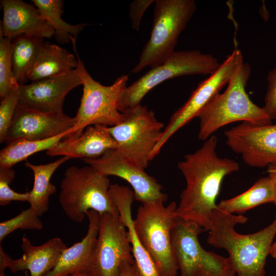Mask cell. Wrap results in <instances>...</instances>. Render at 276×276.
Returning <instances> with one entry per match:
<instances>
[{
    "label": "cell",
    "instance_id": "8992f818",
    "mask_svg": "<svg viewBox=\"0 0 276 276\" xmlns=\"http://www.w3.org/2000/svg\"><path fill=\"white\" fill-rule=\"evenodd\" d=\"M154 3L150 36L131 73L155 67L173 53L179 35L197 9L194 0H156Z\"/></svg>",
    "mask_w": 276,
    "mask_h": 276
},
{
    "label": "cell",
    "instance_id": "d590c367",
    "mask_svg": "<svg viewBox=\"0 0 276 276\" xmlns=\"http://www.w3.org/2000/svg\"><path fill=\"white\" fill-rule=\"evenodd\" d=\"M269 254L274 258H276V241L273 243Z\"/></svg>",
    "mask_w": 276,
    "mask_h": 276
},
{
    "label": "cell",
    "instance_id": "83f0119b",
    "mask_svg": "<svg viewBox=\"0 0 276 276\" xmlns=\"http://www.w3.org/2000/svg\"><path fill=\"white\" fill-rule=\"evenodd\" d=\"M12 67V44L8 38L0 35V98L4 99L12 91L17 89Z\"/></svg>",
    "mask_w": 276,
    "mask_h": 276
},
{
    "label": "cell",
    "instance_id": "e0dca14e",
    "mask_svg": "<svg viewBox=\"0 0 276 276\" xmlns=\"http://www.w3.org/2000/svg\"><path fill=\"white\" fill-rule=\"evenodd\" d=\"M23 255L18 259H12L0 247V271L8 268L12 272L28 271L30 276H43L51 270L67 248L62 240L55 237L45 243L35 246L25 237L22 238Z\"/></svg>",
    "mask_w": 276,
    "mask_h": 276
},
{
    "label": "cell",
    "instance_id": "5b68a950",
    "mask_svg": "<svg viewBox=\"0 0 276 276\" xmlns=\"http://www.w3.org/2000/svg\"><path fill=\"white\" fill-rule=\"evenodd\" d=\"M162 200L143 203L133 220L135 233L156 268L159 276H176L178 266L173 254L172 234L177 218V204Z\"/></svg>",
    "mask_w": 276,
    "mask_h": 276
},
{
    "label": "cell",
    "instance_id": "d4e9b609",
    "mask_svg": "<svg viewBox=\"0 0 276 276\" xmlns=\"http://www.w3.org/2000/svg\"><path fill=\"white\" fill-rule=\"evenodd\" d=\"M45 20L53 28L57 40L61 43H76L77 37L86 24L75 25L64 21L61 16L63 13V2L61 0H32Z\"/></svg>",
    "mask_w": 276,
    "mask_h": 276
},
{
    "label": "cell",
    "instance_id": "6da1fadb",
    "mask_svg": "<svg viewBox=\"0 0 276 276\" xmlns=\"http://www.w3.org/2000/svg\"><path fill=\"white\" fill-rule=\"evenodd\" d=\"M217 138L212 135L194 152L187 154L177 164L186 187L175 211L179 218L199 224L210 231L216 199L224 178L239 169L237 162L219 157L216 152Z\"/></svg>",
    "mask_w": 276,
    "mask_h": 276
},
{
    "label": "cell",
    "instance_id": "277c9868",
    "mask_svg": "<svg viewBox=\"0 0 276 276\" xmlns=\"http://www.w3.org/2000/svg\"><path fill=\"white\" fill-rule=\"evenodd\" d=\"M110 185L108 176L91 166H71L65 171L60 183V204L66 216L78 223L89 210L119 216L109 194Z\"/></svg>",
    "mask_w": 276,
    "mask_h": 276
},
{
    "label": "cell",
    "instance_id": "4316f807",
    "mask_svg": "<svg viewBox=\"0 0 276 276\" xmlns=\"http://www.w3.org/2000/svg\"><path fill=\"white\" fill-rule=\"evenodd\" d=\"M12 41L14 76L19 85L25 84L28 72L44 43L43 39L22 35Z\"/></svg>",
    "mask_w": 276,
    "mask_h": 276
},
{
    "label": "cell",
    "instance_id": "603a6c76",
    "mask_svg": "<svg viewBox=\"0 0 276 276\" xmlns=\"http://www.w3.org/2000/svg\"><path fill=\"white\" fill-rule=\"evenodd\" d=\"M71 159L68 156H62L57 160L44 165H34L26 161L25 165L30 169L34 175L33 188L29 191L28 202L32 208L41 216L46 213L49 208L50 197L56 191V187L51 182V177L62 164Z\"/></svg>",
    "mask_w": 276,
    "mask_h": 276
},
{
    "label": "cell",
    "instance_id": "ac0fdd59",
    "mask_svg": "<svg viewBox=\"0 0 276 276\" xmlns=\"http://www.w3.org/2000/svg\"><path fill=\"white\" fill-rule=\"evenodd\" d=\"M3 20L0 35L9 39L25 35L41 39L55 35L53 28L43 18L38 9L21 0H2Z\"/></svg>",
    "mask_w": 276,
    "mask_h": 276
},
{
    "label": "cell",
    "instance_id": "484cf974",
    "mask_svg": "<svg viewBox=\"0 0 276 276\" xmlns=\"http://www.w3.org/2000/svg\"><path fill=\"white\" fill-rule=\"evenodd\" d=\"M70 134L66 132L43 140L22 139L13 142L0 151V168H11L38 152L48 150Z\"/></svg>",
    "mask_w": 276,
    "mask_h": 276
},
{
    "label": "cell",
    "instance_id": "7402d4cb",
    "mask_svg": "<svg viewBox=\"0 0 276 276\" xmlns=\"http://www.w3.org/2000/svg\"><path fill=\"white\" fill-rule=\"evenodd\" d=\"M77 58L55 44L44 43L29 70L28 79L32 82L64 75L78 66Z\"/></svg>",
    "mask_w": 276,
    "mask_h": 276
},
{
    "label": "cell",
    "instance_id": "836d02e7",
    "mask_svg": "<svg viewBox=\"0 0 276 276\" xmlns=\"http://www.w3.org/2000/svg\"><path fill=\"white\" fill-rule=\"evenodd\" d=\"M119 276H142L134 259L124 261Z\"/></svg>",
    "mask_w": 276,
    "mask_h": 276
},
{
    "label": "cell",
    "instance_id": "74e56055",
    "mask_svg": "<svg viewBox=\"0 0 276 276\" xmlns=\"http://www.w3.org/2000/svg\"><path fill=\"white\" fill-rule=\"evenodd\" d=\"M0 276H5L4 271H0Z\"/></svg>",
    "mask_w": 276,
    "mask_h": 276
},
{
    "label": "cell",
    "instance_id": "1f68e13d",
    "mask_svg": "<svg viewBox=\"0 0 276 276\" xmlns=\"http://www.w3.org/2000/svg\"><path fill=\"white\" fill-rule=\"evenodd\" d=\"M267 87L263 107L272 120L276 119V66L267 77Z\"/></svg>",
    "mask_w": 276,
    "mask_h": 276
},
{
    "label": "cell",
    "instance_id": "e575fe53",
    "mask_svg": "<svg viewBox=\"0 0 276 276\" xmlns=\"http://www.w3.org/2000/svg\"><path fill=\"white\" fill-rule=\"evenodd\" d=\"M267 173L270 178L274 192V201L273 204L276 206V163L267 167Z\"/></svg>",
    "mask_w": 276,
    "mask_h": 276
},
{
    "label": "cell",
    "instance_id": "8fae6325",
    "mask_svg": "<svg viewBox=\"0 0 276 276\" xmlns=\"http://www.w3.org/2000/svg\"><path fill=\"white\" fill-rule=\"evenodd\" d=\"M239 51L235 49L228 55L218 70L201 82L188 100L171 116L151 154L152 159L177 131L197 117L201 110L228 84L237 64Z\"/></svg>",
    "mask_w": 276,
    "mask_h": 276
},
{
    "label": "cell",
    "instance_id": "52a82bcc",
    "mask_svg": "<svg viewBox=\"0 0 276 276\" xmlns=\"http://www.w3.org/2000/svg\"><path fill=\"white\" fill-rule=\"evenodd\" d=\"M73 47L78 60L77 68L83 88L80 106L75 116V125L72 133L66 139L78 137L90 125L102 124L112 127L122 122L124 114L119 108L128 80V75H122L110 85L101 84L87 72L76 45Z\"/></svg>",
    "mask_w": 276,
    "mask_h": 276
},
{
    "label": "cell",
    "instance_id": "f546056e",
    "mask_svg": "<svg viewBox=\"0 0 276 276\" xmlns=\"http://www.w3.org/2000/svg\"><path fill=\"white\" fill-rule=\"evenodd\" d=\"M19 97L17 89L12 91L0 104V143L5 142L9 130L12 123Z\"/></svg>",
    "mask_w": 276,
    "mask_h": 276
},
{
    "label": "cell",
    "instance_id": "3957f363",
    "mask_svg": "<svg viewBox=\"0 0 276 276\" xmlns=\"http://www.w3.org/2000/svg\"><path fill=\"white\" fill-rule=\"evenodd\" d=\"M251 73L241 51L234 71L222 93L218 94L199 112L198 138L205 141L218 129L231 123L247 122L255 125L272 124L263 107L255 104L246 91Z\"/></svg>",
    "mask_w": 276,
    "mask_h": 276
},
{
    "label": "cell",
    "instance_id": "ffe728a7",
    "mask_svg": "<svg viewBox=\"0 0 276 276\" xmlns=\"http://www.w3.org/2000/svg\"><path fill=\"white\" fill-rule=\"evenodd\" d=\"M108 126L96 124L87 126L82 133L74 139H65L47 151L51 156H68L71 158H96L118 144L110 134Z\"/></svg>",
    "mask_w": 276,
    "mask_h": 276
},
{
    "label": "cell",
    "instance_id": "7c38bea8",
    "mask_svg": "<svg viewBox=\"0 0 276 276\" xmlns=\"http://www.w3.org/2000/svg\"><path fill=\"white\" fill-rule=\"evenodd\" d=\"M100 215L90 276H119L122 263L134 259L127 229L119 216Z\"/></svg>",
    "mask_w": 276,
    "mask_h": 276
},
{
    "label": "cell",
    "instance_id": "d6986e66",
    "mask_svg": "<svg viewBox=\"0 0 276 276\" xmlns=\"http://www.w3.org/2000/svg\"><path fill=\"white\" fill-rule=\"evenodd\" d=\"M88 229L85 237L62 252L54 267L43 276H64L83 272L90 276L91 268L100 225V215L89 210Z\"/></svg>",
    "mask_w": 276,
    "mask_h": 276
},
{
    "label": "cell",
    "instance_id": "9a60e30c",
    "mask_svg": "<svg viewBox=\"0 0 276 276\" xmlns=\"http://www.w3.org/2000/svg\"><path fill=\"white\" fill-rule=\"evenodd\" d=\"M82 159L107 176H116L125 180L133 189L134 199L142 203L156 200L165 202L167 200L162 185L145 169L126 159L117 149L108 150L98 158Z\"/></svg>",
    "mask_w": 276,
    "mask_h": 276
},
{
    "label": "cell",
    "instance_id": "f35d334b",
    "mask_svg": "<svg viewBox=\"0 0 276 276\" xmlns=\"http://www.w3.org/2000/svg\"><path fill=\"white\" fill-rule=\"evenodd\" d=\"M233 276H235V275H233Z\"/></svg>",
    "mask_w": 276,
    "mask_h": 276
},
{
    "label": "cell",
    "instance_id": "4dcf8cb0",
    "mask_svg": "<svg viewBox=\"0 0 276 276\" xmlns=\"http://www.w3.org/2000/svg\"><path fill=\"white\" fill-rule=\"evenodd\" d=\"M15 176V172L11 168H0V205L5 206L12 201H28L30 193L16 192L9 186Z\"/></svg>",
    "mask_w": 276,
    "mask_h": 276
},
{
    "label": "cell",
    "instance_id": "7a4b0ae2",
    "mask_svg": "<svg viewBox=\"0 0 276 276\" xmlns=\"http://www.w3.org/2000/svg\"><path fill=\"white\" fill-rule=\"evenodd\" d=\"M247 220L245 216L228 213L217 206L213 212L207 242L227 251L238 276H264L266 260L276 235V219L255 233L243 235L235 231L237 224Z\"/></svg>",
    "mask_w": 276,
    "mask_h": 276
},
{
    "label": "cell",
    "instance_id": "8d00e7d4",
    "mask_svg": "<svg viewBox=\"0 0 276 276\" xmlns=\"http://www.w3.org/2000/svg\"><path fill=\"white\" fill-rule=\"evenodd\" d=\"M64 276H90L89 274L83 272H76L70 274H67Z\"/></svg>",
    "mask_w": 276,
    "mask_h": 276
},
{
    "label": "cell",
    "instance_id": "f1b7e54d",
    "mask_svg": "<svg viewBox=\"0 0 276 276\" xmlns=\"http://www.w3.org/2000/svg\"><path fill=\"white\" fill-rule=\"evenodd\" d=\"M37 213L31 207L18 215L0 223V242L9 234L18 229L40 230L43 224Z\"/></svg>",
    "mask_w": 276,
    "mask_h": 276
},
{
    "label": "cell",
    "instance_id": "ba28073f",
    "mask_svg": "<svg viewBox=\"0 0 276 276\" xmlns=\"http://www.w3.org/2000/svg\"><path fill=\"white\" fill-rule=\"evenodd\" d=\"M220 65L218 59L212 54L196 50L175 51L162 64L150 68L127 86L121 97L119 110L122 112L141 104L149 91L167 80L195 75L210 76Z\"/></svg>",
    "mask_w": 276,
    "mask_h": 276
},
{
    "label": "cell",
    "instance_id": "4fadbf2b",
    "mask_svg": "<svg viewBox=\"0 0 276 276\" xmlns=\"http://www.w3.org/2000/svg\"><path fill=\"white\" fill-rule=\"evenodd\" d=\"M224 134L228 146L247 165L263 168L276 163V124L243 122Z\"/></svg>",
    "mask_w": 276,
    "mask_h": 276
},
{
    "label": "cell",
    "instance_id": "44dd1931",
    "mask_svg": "<svg viewBox=\"0 0 276 276\" xmlns=\"http://www.w3.org/2000/svg\"><path fill=\"white\" fill-rule=\"evenodd\" d=\"M109 194L126 226L132 247V254L142 276H159L155 265L141 243L134 229L131 216V205L134 199L133 191L128 187L113 184Z\"/></svg>",
    "mask_w": 276,
    "mask_h": 276
},
{
    "label": "cell",
    "instance_id": "cb8c5ba5",
    "mask_svg": "<svg viewBox=\"0 0 276 276\" xmlns=\"http://www.w3.org/2000/svg\"><path fill=\"white\" fill-rule=\"evenodd\" d=\"M274 192L269 177L258 179L244 192L233 198L222 200L217 206L229 214L242 213L258 205L273 203Z\"/></svg>",
    "mask_w": 276,
    "mask_h": 276
},
{
    "label": "cell",
    "instance_id": "5bb4252c",
    "mask_svg": "<svg viewBox=\"0 0 276 276\" xmlns=\"http://www.w3.org/2000/svg\"><path fill=\"white\" fill-rule=\"evenodd\" d=\"M75 123V117L63 112H44L19 102L5 143L22 139L43 140L66 132L71 134Z\"/></svg>",
    "mask_w": 276,
    "mask_h": 276
},
{
    "label": "cell",
    "instance_id": "d6a6232c",
    "mask_svg": "<svg viewBox=\"0 0 276 276\" xmlns=\"http://www.w3.org/2000/svg\"><path fill=\"white\" fill-rule=\"evenodd\" d=\"M153 2V0H135L130 3L129 16L132 28L134 30H139L141 20L144 12Z\"/></svg>",
    "mask_w": 276,
    "mask_h": 276
},
{
    "label": "cell",
    "instance_id": "30bf717a",
    "mask_svg": "<svg viewBox=\"0 0 276 276\" xmlns=\"http://www.w3.org/2000/svg\"><path fill=\"white\" fill-rule=\"evenodd\" d=\"M203 231L196 222L177 218L172 234V245L180 276L235 275L228 257L206 251L201 246L198 235Z\"/></svg>",
    "mask_w": 276,
    "mask_h": 276
},
{
    "label": "cell",
    "instance_id": "9c48e42d",
    "mask_svg": "<svg viewBox=\"0 0 276 276\" xmlns=\"http://www.w3.org/2000/svg\"><path fill=\"white\" fill-rule=\"evenodd\" d=\"M122 113L123 121L108 127L118 144L117 150L128 160L145 169L152 160L151 154L161 137L164 124L152 110L141 104Z\"/></svg>",
    "mask_w": 276,
    "mask_h": 276
},
{
    "label": "cell",
    "instance_id": "2e32d148",
    "mask_svg": "<svg viewBox=\"0 0 276 276\" xmlns=\"http://www.w3.org/2000/svg\"><path fill=\"white\" fill-rule=\"evenodd\" d=\"M82 84L76 68L62 76L19 85L17 90L19 102L44 112H63L65 96Z\"/></svg>",
    "mask_w": 276,
    "mask_h": 276
}]
</instances>
